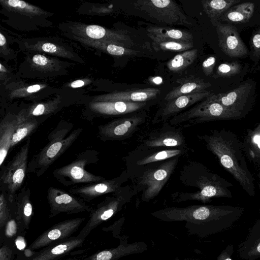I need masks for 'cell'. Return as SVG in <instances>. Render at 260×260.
Here are the masks:
<instances>
[{
  "label": "cell",
  "mask_w": 260,
  "mask_h": 260,
  "mask_svg": "<svg viewBox=\"0 0 260 260\" xmlns=\"http://www.w3.org/2000/svg\"><path fill=\"white\" fill-rule=\"evenodd\" d=\"M244 210L242 207L205 205L168 207L153 212L152 215L165 221H184L185 228L190 234L204 238L231 228Z\"/></svg>",
  "instance_id": "obj_1"
},
{
  "label": "cell",
  "mask_w": 260,
  "mask_h": 260,
  "mask_svg": "<svg viewBox=\"0 0 260 260\" xmlns=\"http://www.w3.org/2000/svg\"><path fill=\"white\" fill-rule=\"evenodd\" d=\"M201 139L242 189L249 196L253 197L255 180L248 168L242 142L237 136L230 130L222 128L214 129L209 135L202 136Z\"/></svg>",
  "instance_id": "obj_2"
},
{
  "label": "cell",
  "mask_w": 260,
  "mask_h": 260,
  "mask_svg": "<svg viewBox=\"0 0 260 260\" xmlns=\"http://www.w3.org/2000/svg\"><path fill=\"white\" fill-rule=\"evenodd\" d=\"M70 127L58 126L48 137L49 142L39 153L34 156L28 164V171L42 176L48 168L75 141L83 129L79 128L66 137Z\"/></svg>",
  "instance_id": "obj_3"
},
{
  "label": "cell",
  "mask_w": 260,
  "mask_h": 260,
  "mask_svg": "<svg viewBox=\"0 0 260 260\" xmlns=\"http://www.w3.org/2000/svg\"><path fill=\"white\" fill-rule=\"evenodd\" d=\"M99 152L93 150H86L78 155L72 162L53 172L57 181L66 186L81 183H94L104 180L102 176H96L85 169V166L94 164L99 160Z\"/></svg>",
  "instance_id": "obj_4"
},
{
  "label": "cell",
  "mask_w": 260,
  "mask_h": 260,
  "mask_svg": "<svg viewBox=\"0 0 260 260\" xmlns=\"http://www.w3.org/2000/svg\"><path fill=\"white\" fill-rule=\"evenodd\" d=\"M133 195L134 191L128 186L121 187L91 208L89 218L77 236L86 239L93 230L120 211Z\"/></svg>",
  "instance_id": "obj_5"
},
{
  "label": "cell",
  "mask_w": 260,
  "mask_h": 260,
  "mask_svg": "<svg viewBox=\"0 0 260 260\" xmlns=\"http://www.w3.org/2000/svg\"><path fill=\"white\" fill-rule=\"evenodd\" d=\"M241 118V115L212 100L209 96L189 110L175 115L170 119V124L177 125L188 121L189 124H194L214 120Z\"/></svg>",
  "instance_id": "obj_6"
},
{
  "label": "cell",
  "mask_w": 260,
  "mask_h": 260,
  "mask_svg": "<svg viewBox=\"0 0 260 260\" xmlns=\"http://www.w3.org/2000/svg\"><path fill=\"white\" fill-rule=\"evenodd\" d=\"M197 185L199 188L198 191L193 193H182L179 201L197 200L205 203L209 202L213 198L233 197L232 192L230 190L233 184L205 168L202 169Z\"/></svg>",
  "instance_id": "obj_7"
},
{
  "label": "cell",
  "mask_w": 260,
  "mask_h": 260,
  "mask_svg": "<svg viewBox=\"0 0 260 260\" xmlns=\"http://www.w3.org/2000/svg\"><path fill=\"white\" fill-rule=\"evenodd\" d=\"M30 139L28 138L13 159L1 172L0 189L15 198L21 187L28 169Z\"/></svg>",
  "instance_id": "obj_8"
},
{
  "label": "cell",
  "mask_w": 260,
  "mask_h": 260,
  "mask_svg": "<svg viewBox=\"0 0 260 260\" xmlns=\"http://www.w3.org/2000/svg\"><path fill=\"white\" fill-rule=\"evenodd\" d=\"M134 5L150 17L170 25H192L180 8L171 0H139Z\"/></svg>",
  "instance_id": "obj_9"
},
{
  "label": "cell",
  "mask_w": 260,
  "mask_h": 260,
  "mask_svg": "<svg viewBox=\"0 0 260 260\" xmlns=\"http://www.w3.org/2000/svg\"><path fill=\"white\" fill-rule=\"evenodd\" d=\"M47 199L50 207L49 218L62 213L72 214L90 212L91 209L82 199L53 186L48 189Z\"/></svg>",
  "instance_id": "obj_10"
},
{
  "label": "cell",
  "mask_w": 260,
  "mask_h": 260,
  "mask_svg": "<svg viewBox=\"0 0 260 260\" xmlns=\"http://www.w3.org/2000/svg\"><path fill=\"white\" fill-rule=\"evenodd\" d=\"M178 158L170 159L155 169L146 171L141 178L140 183L144 186L142 200L149 201L156 197L173 173Z\"/></svg>",
  "instance_id": "obj_11"
},
{
  "label": "cell",
  "mask_w": 260,
  "mask_h": 260,
  "mask_svg": "<svg viewBox=\"0 0 260 260\" xmlns=\"http://www.w3.org/2000/svg\"><path fill=\"white\" fill-rule=\"evenodd\" d=\"M84 217L68 219L56 223L39 236L27 247L35 251L68 239L78 230Z\"/></svg>",
  "instance_id": "obj_12"
},
{
  "label": "cell",
  "mask_w": 260,
  "mask_h": 260,
  "mask_svg": "<svg viewBox=\"0 0 260 260\" xmlns=\"http://www.w3.org/2000/svg\"><path fill=\"white\" fill-rule=\"evenodd\" d=\"M145 120L142 115L117 119L98 126V136L102 141H115L125 139L135 132Z\"/></svg>",
  "instance_id": "obj_13"
},
{
  "label": "cell",
  "mask_w": 260,
  "mask_h": 260,
  "mask_svg": "<svg viewBox=\"0 0 260 260\" xmlns=\"http://www.w3.org/2000/svg\"><path fill=\"white\" fill-rule=\"evenodd\" d=\"M251 88L250 84L245 83L231 91L213 94L210 98L244 118L252 108V103L249 101Z\"/></svg>",
  "instance_id": "obj_14"
},
{
  "label": "cell",
  "mask_w": 260,
  "mask_h": 260,
  "mask_svg": "<svg viewBox=\"0 0 260 260\" xmlns=\"http://www.w3.org/2000/svg\"><path fill=\"white\" fill-rule=\"evenodd\" d=\"M215 26L219 47L223 53L231 57L236 58L244 57L248 54V50L234 26L218 22Z\"/></svg>",
  "instance_id": "obj_15"
},
{
  "label": "cell",
  "mask_w": 260,
  "mask_h": 260,
  "mask_svg": "<svg viewBox=\"0 0 260 260\" xmlns=\"http://www.w3.org/2000/svg\"><path fill=\"white\" fill-rule=\"evenodd\" d=\"M86 239L77 236L48 245L39 249L21 260H59L81 247Z\"/></svg>",
  "instance_id": "obj_16"
},
{
  "label": "cell",
  "mask_w": 260,
  "mask_h": 260,
  "mask_svg": "<svg viewBox=\"0 0 260 260\" xmlns=\"http://www.w3.org/2000/svg\"><path fill=\"white\" fill-rule=\"evenodd\" d=\"M127 179L126 173H123L115 178L72 188L69 191L73 194L77 195L84 201L89 202L103 194L115 192Z\"/></svg>",
  "instance_id": "obj_17"
},
{
  "label": "cell",
  "mask_w": 260,
  "mask_h": 260,
  "mask_svg": "<svg viewBox=\"0 0 260 260\" xmlns=\"http://www.w3.org/2000/svg\"><path fill=\"white\" fill-rule=\"evenodd\" d=\"M213 94L210 91H205L181 95L168 101L165 107L157 112L153 122L157 123L166 121L170 117Z\"/></svg>",
  "instance_id": "obj_18"
},
{
  "label": "cell",
  "mask_w": 260,
  "mask_h": 260,
  "mask_svg": "<svg viewBox=\"0 0 260 260\" xmlns=\"http://www.w3.org/2000/svg\"><path fill=\"white\" fill-rule=\"evenodd\" d=\"M144 145L148 147H181L185 144L181 129L169 126L152 132L144 140Z\"/></svg>",
  "instance_id": "obj_19"
},
{
  "label": "cell",
  "mask_w": 260,
  "mask_h": 260,
  "mask_svg": "<svg viewBox=\"0 0 260 260\" xmlns=\"http://www.w3.org/2000/svg\"><path fill=\"white\" fill-rule=\"evenodd\" d=\"M239 256L243 260H256L260 258V219L249 230L238 246Z\"/></svg>",
  "instance_id": "obj_20"
},
{
  "label": "cell",
  "mask_w": 260,
  "mask_h": 260,
  "mask_svg": "<svg viewBox=\"0 0 260 260\" xmlns=\"http://www.w3.org/2000/svg\"><path fill=\"white\" fill-rule=\"evenodd\" d=\"M146 249L147 246L143 242L120 244L117 247L97 252L85 260H118L123 256L141 253Z\"/></svg>",
  "instance_id": "obj_21"
},
{
  "label": "cell",
  "mask_w": 260,
  "mask_h": 260,
  "mask_svg": "<svg viewBox=\"0 0 260 260\" xmlns=\"http://www.w3.org/2000/svg\"><path fill=\"white\" fill-rule=\"evenodd\" d=\"M30 197V189L28 187H24L21 189L15 197L17 217L24 231L29 229L34 215L33 206Z\"/></svg>",
  "instance_id": "obj_22"
},
{
  "label": "cell",
  "mask_w": 260,
  "mask_h": 260,
  "mask_svg": "<svg viewBox=\"0 0 260 260\" xmlns=\"http://www.w3.org/2000/svg\"><path fill=\"white\" fill-rule=\"evenodd\" d=\"M177 82L181 84L166 95L165 100L168 102L181 95L205 91L206 89L211 86L210 83L193 77L179 79Z\"/></svg>",
  "instance_id": "obj_23"
},
{
  "label": "cell",
  "mask_w": 260,
  "mask_h": 260,
  "mask_svg": "<svg viewBox=\"0 0 260 260\" xmlns=\"http://www.w3.org/2000/svg\"><path fill=\"white\" fill-rule=\"evenodd\" d=\"M242 142L245 155L256 167L260 164V122L253 129H247Z\"/></svg>",
  "instance_id": "obj_24"
},
{
  "label": "cell",
  "mask_w": 260,
  "mask_h": 260,
  "mask_svg": "<svg viewBox=\"0 0 260 260\" xmlns=\"http://www.w3.org/2000/svg\"><path fill=\"white\" fill-rule=\"evenodd\" d=\"M145 105L144 102L115 101L99 104L96 106V109L106 115H122L137 111Z\"/></svg>",
  "instance_id": "obj_25"
},
{
  "label": "cell",
  "mask_w": 260,
  "mask_h": 260,
  "mask_svg": "<svg viewBox=\"0 0 260 260\" xmlns=\"http://www.w3.org/2000/svg\"><path fill=\"white\" fill-rule=\"evenodd\" d=\"M147 30L148 35L158 39L193 42L192 34L186 30L159 26H150Z\"/></svg>",
  "instance_id": "obj_26"
},
{
  "label": "cell",
  "mask_w": 260,
  "mask_h": 260,
  "mask_svg": "<svg viewBox=\"0 0 260 260\" xmlns=\"http://www.w3.org/2000/svg\"><path fill=\"white\" fill-rule=\"evenodd\" d=\"M254 8V4L251 2L234 6L225 12L219 20L234 23L246 22L252 16Z\"/></svg>",
  "instance_id": "obj_27"
},
{
  "label": "cell",
  "mask_w": 260,
  "mask_h": 260,
  "mask_svg": "<svg viewBox=\"0 0 260 260\" xmlns=\"http://www.w3.org/2000/svg\"><path fill=\"white\" fill-rule=\"evenodd\" d=\"M240 2V0H207L202 1V4L204 11L215 26L225 12Z\"/></svg>",
  "instance_id": "obj_28"
},
{
  "label": "cell",
  "mask_w": 260,
  "mask_h": 260,
  "mask_svg": "<svg viewBox=\"0 0 260 260\" xmlns=\"http://www.w3.org/2000/svg\"><path fill=\"white\" fill-rule=\"evenodd\" d=\"M17 118L3 120L0 124V166L4 162L10 148L12 136L17 126Z\"/></svg>",
  "instance_id": "obj_29"
},
{
  "label": "cell",
  "mask_w": 260,
  "mask_h": 260,
  "mask_svg": "<svg viewBox=\"0 0 260 260\" xmlns=\"http://www.w3.org/2000/svg\"><path fill=\"white\" fill-rule=\"evenodd\" d=\"M24 232L17 217L15 199L12 205L10 216L3 229L0 230V243L4 241H14Z\"/></svg>",
  "instance_id": "obj_30"
},
{
  "label": "cell",
  "mask_w": 260,
  "mask_h": 260,
  "mask_svg": "<svg viewBox=\"0 0 260 260\" xmlns=\"http://www.w3.org/2000/svg\"><path fill=\"white\" fill-rule=\"evenodd\" d=\"M152 41V47L156 51H171L174 52H184L191 49L193 47V42L160 40L148 35Z\"/></svg>",
  "instance_id": "obj_31"
},
{
  "label": "cell",
  "mask_w": 260,
  "mask_h": 260,
  "mask_svg": "<svg viewBox=\"0 0 260 260\" xmlns=\"http://www.w3.org/2000/svg\"><path fill=\"white\" fill-rule=\"evenodd\" d=\"M198 50L192 49L187 50L175 55L167 63L169 70L179 72L190 65L197 57Z\"/></svg>",
  "instance_id": "obj_32"
},
{
  "label": "cell",
  "mask_w": 260,
  "mask_h": 260,
  "mask_svg": "<svg viewBox=\"0 0 260 260\" xmlns=\"http://www.w3.org/2000/svg\"><path fill=\"white\" fill-rule=\"evenodd\" d=\"M38 126V121L36 119L31 118L21 123H18L17 126L11 139L10 148L13 147L25 137L28 136Z\"/></svg>",
  "instance_id": "obj_33"
},
{
  "label": "cell",
  "mask_w": 260,
  "mask_h": 260,
  "mask_svg": "<svg viewBox=\"0 0 260 260\" xmlns=\"http://www.w3.org/2000/svg\"><path fill=\"white\" fill-rule=\"evenodd\" d=\"M185 151L183 149H167L147 156L137 162L138 165H146L160 160H166L183 154Z\"/></svg>",
  "instance_id": "obj_34"
},
{
  "label": "cell",
  "mask_w": 260,
  "mask_h": 260,
  "mask_svg": "<svg viewBox=\"0 0 260 260\" xmlns=\"http://www.w3.org/2000/svg\"><path fill=\"white\" fill-rule=\"evenodd\" d=\"M15 198L6 192L1 190L0 195V230H2L8 220L11 211L13 202Z\"/></svg>",
  "instance_id": "obj_35"
},
{
  "label": "cell",
  "mask_w": 260,
  "mask_h": 260,
  "mask_svg": "<svg viewBox=\"0 0 260 260\" xmlns=\"http://www.w3.org/2000/svg\"><path fill=\"white\" fill-rule=\"evenodd\" d=\"M241 66L237 62L224 63L220 64L217 70V74L220 77H230L239 73Z\"/></svg>",
  "instance_id": "obj_36"
},
{
  "label": "cell",
  "mask_w": 260,
  "mask_h": 260,
  "mask_svg": "<svg viewBox=\"0 0 260 260\" xmlns=\"http://www.w3.org/2000/svg\"><path fill=\"white\" fill-rule=\"evenodd\" d=\"M0 245V260H14L17 250L13 241H4Z\"/></svg>",
  "instance_id": "obj_37"
},
{
  "label": "cell",
  "mask_w": 260,
  "mask_h": 260,
  "mask_svg": "<svg viewBox=\"0 0 260 260\" xmlns=\"http://www.w3.org/2000/svg\"><path fill=\"white\" fill-rule=\"evenodd\" d=\"M87 35L92 39H101L106 35V29L100 26L96 25H88L86 29Z\"/></svg>",
  "instance_id": "obj_38"
},
{
  "label": "cell",
  "mask_w": 260,
  "mask_h": 260,
  "mask_svg": "<svg viewBox=\"0 0 260 260\" xmlns=\"http://www.w3.org/2000/svg\"><path fill=\"white\" fill-rule=\"evenodd\" d=\"M251 50L255 56L260 57V28L253 36L251 41Z\"/></svg>",
  "instance_id": "obj_39"
},
{
  "label": "cell",
  "mask_w": 260,
  "mask_h": 260,
  "mask_svg": "<svg viewBox=\"0 0 260 260\" xmlns=\"http://www.w3.org/2000/svg\"><path fill=\"white\" fill-rule=\"evenodd\" d=\"M215 62L216 58L213 56L209 57L203 61L202 68L206 75L209 76L212 73Z\"/></svg>",
  "instance_id": "obj_40"
},
{
  "label": "cell",
  "mask_w": 260,
  "mask_h": 260,
  "mask_svg": "<svg viewBox=\"0 0 260 260\" xmlns=\"http://www.w3.org/2000/svg\"><path fill=\"white\" fill-rule=\"evenodd\" d=\"M234 252L233 245L231 244L228 245L218 255L217 260H233L232 255Z\"/></svg>",
  "instance_id": "obj_41"
},
{
  "label": "cell",
  "mask_w": 260,
  "mask_h": 260,
  "mask_svg": "<svg viewBox=\"0 0 260 260\" xmlns=\"http://www.w3.org/2000/svg\"><path fill=\"white\" fill-rule=\"evenodd\" d=\"M45 106L43 104H39L31 110V112L29 115H31L32 116H41L45 114Z\"/></svg>",
  "instance_id": "obj_42"
},
{
  "label": "cell",
  "mask_w": 260,
  "mask_h": 260,
  "mask_svg": "<svg viewBox=\"0 0 260 260\" xmlns=\"http://www.w3.org/2000/svg\"><path fill=\"white\" fill-rule=\"evenodd\" d=\"M32 61L37 64L45 66L48 63L47 58L41 54H37L33 56Z\"/></svg>",
  "instance_id": "obj_43"
},
{
  "label": "cell",
  "mask_w": 260,
  "mask_h": 260,
  "mask_svg": "<svg viewBox=\"0 0 260 260\" xmlns=\"http://www.w3.org/2000/svg\"><path fill=\"white\" fill-rule=\"evenodd\" d=\"M8 5L12 7H18L21 9L24 8L26 6L25 2L19 0H9L8 1Z\"/></svg>",
  "instance_id": "obj_44"
},
{
  "label": "cell",
  "mask_w": 260,
  "mask_h": 260,
  "mask_svg": "<svg viewBox=\"0 0 260 260\" xmlns=\"http://www.w3.org/2000/svg\"><path fill=\"white\" fill-rule=\"evenodd\" d=\"M42 49L44 51L49 53H54L57 50L56 46L50 43L44 44L42 46Z\"/></svg>",
  "instance_id": "obj_45"
},
{
  "label": "cell",
  "mask_w": 260,
  "mask_h": 260,
  "mask_svg": "<svg viewBox=\"0 0 260 260\" xmlns=\"http://www.w3.org/2000/svg\"><path fill=\"white\" fill-rule=\"evenodd\" d=\"M41 88V87L39 85L36 84L30 86H29L27 89V91L28 92H35L39 91Z\"/></svg>",
  "instance_id": "obj_46"
},
{
  "label": "cell",
  "mask_w": 260,
  "mask_h": 260,
  "mask_svg": "<svg viewBox=\"0 0 260 260\" xmlns=\"http://www.w3.org/2000/svg\"><path fill=\"white\" fill-rule=\"evenodd\" d=\"M84 85V81L81 80H78L72 82L71 86L73 88H77L83 86Z\"/></svg>",
  "instance_id": "obj_47"
},
{
  "label": "cell",
  "mask_w": 260,
  "mask_h": 260,
  "mask_svg": "<svg viewBox=\"0 0 260 260\" xmlns=\"http://www.w3.org/2000/svg\"><path fill=\"white\" fill-rule=\"evenodd\" d=\"M151 83L154 84L159 85L162 82V79L160 77H153L150 79Z\"/></svg>",
  "instance_id": "obj_48"
},
{
  "label": "cell",
  "mask_w": 260,
  "mask_h": 260,
  "mask_svg": "<svg viewBox=\"0 0 260 260\" xmlns=\"http://www.w3.org/2000/svg\"><path fill=\"white\" fill-rule=\"evenodd\" d=\"M256 168H257V171H258V173H257L258 186L259 197H260V164H259L257 166Z\"/></svg>",
  "instance_id": "obj_49"
},
{
  "label": "cell",
  "mask_w": 260,
  "mask_h": 260,
  "mask_svg": "<svg viewBox=\"0 0 260 260\" xmlns=\"http://www.w3.org/2000/svg\"><path fill=\"white\" fill-rule=\"evenodd\" d=\"M6 38L2 33L0 34V45L3 46L6 43Z\"/></svg>",
  "instance_id": "obj_50"
},
{
  "label": "cell",
  "mask_w": 260,
  "mask_h": 260,
  "mask_svg": "<svg viewBox=\"0 0 260 260\" xmlns=\"http://www.w3.org/2000/svg\"><path fill=\"white\" fill-rule=\"evenodd\" d=\"M0 66H1V68H0V71L1 72H4V71H6V70H5V68L4 67H3L2 66V64H0Z\"/></svg>",
  "instance_id": "obj_51"
},
{
  "label": "cell",
  "mask_w": 260,
  "mask_h": 260,
  "mask_svg": "<svg viewBox=\"0 0 260 260\" xmlns=\"http://www.w3.org/2000/svg\"><path fill=\"white\" fill-rule=\"evenodd\" d=\"M63 260H78V259H76V258H68V259H63Z\"/></svg>",
  "instance_id": "obj_52"
},
{
  "label": "cell",
  "mask_w": 260,
  "mask_h": 260,
  "mask_svg": "<svg viewBox=\"0 0 260 260\" xmlns=\"http://www.w3.org/2000/svg\"><path fill=\"white\" fill-rule=\"evenodd\" d=\"M259 213H260V208L259 209Z\"/></svg>",
  "instance_id": "obj_53"
}]
</instances>
